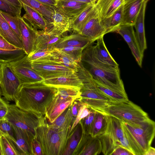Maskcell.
<instances>
[{
	"mask_svg": "<svg viewBox=\"0 0 155 155\" xmlns=\"http://www.w3.org/2000/svg\"><path fill=\"white\" fill-rule=\"evenodd\" d=\"M58 49L72 58L77 62L81 61L84 48L78 47L68 46Z\"/></svg>",
	"mask_w": 155,
	"mask_h": 155,
	"instance_id": "cell-41",
	"label": "cell"
},
{
	"mask_svg": "<svg viewBox=\"0 0 155 155\" xmlns=\"http://www.w3.org/2000/svg\"><path fill=\"white\" fill-rule=\"evenodd\" d=\"M16 146L20 155H32L31 148L33 138L25 131L12 125Z\"/></svg>",
	"mask_w": 155,
	"mask_h": 155,
	"instance_id": "cell-18",
	"label": "cell"
},
{
	"mask_svg": "<svg viewBox=\"0 0 155 155\" xmlns=\"http://www.w3.org/2000/svg\"><path fill=\"white\" fill-rule=\"evenodd\" d=\"M8 112L5 118L12 125L27 132L34 138L37 128L46 117L41 114L22 109L15 104H8Z\"/></svg>",
	"mask_w": 155,
	"mask_h": 155,
	"instance_id": "cell-5",
	"label": "cell"
},
{
	"mask_svg": "<svg viewBox=\"0 0 155 155\" xmlns=\"http://www.w3.org/2000/svg\"><path fill=\"white\" fill-rule=\"evenodd\" d=\"M74 99L63 98L57 93L47 106L45 117L50 123L53 122L67 108L71 105Z\"/></svg>",
	"mask_w": 155,
	"mask_h": 155,
	"instance_id": "cell-15",
	"label": "cell"
},
{
	"mask_svg": "<svg viewBox=\"0 0 155 155\" xmlns=\"http://www.w3.org/2000/svg\"><path fill=\"white\" fill-rule=\"evenodd\" d=\"M50 55L31 62L32 68L44 79L60 77L74 73V70L50 59Z\"/></svg>",
	"mask_w": 155,
	"mask_h": 155,
	"instance_id": "cell-8",
	"label": "cell"
},
{
	"mask_svg": "<svg viewBox=\"0 0 155 155\" xmlns=\"http://www.w3.org/2000/svg\"><path fill=\"white\" fill-rule=\"evenodd\" d=\"M44 4L51 6H55L57 0H36Z\"/></svg>",
	"mask_w": 155,
	"mask_h": 155,
	"instance_id": "cell-53",
	"label": "cell"
},
{
	"mask_svg": "<svg viewBox=\"0 0 155 155\" xmlns=\"http://www.w3.org/2000/svg\"><path fill=\"white\" fill-rule=\"evenodd\" d=\"M57 88V94L62 98H72L75 100L80 97L79 88L71 87H59Z\"/></svg>",
	"mask_w": 155,
	"mask_h": 155,
	"instance_id": "cell-39",
	"label": "cell"
},
{
	"mask_svg": "<svg viewBox=\"0 0 155 155\" xmlns=\"http://www.w3.org/2000/svg\"><path fill=\"white\" fill-rule=\"evenodd\" d=\"M72 0L77 2H81L86 3H95V1L94 0Z\"/></svg>",
	"mask_w": 155,
	"mask_h": 155,
	"instance_id": "cell-56",
	"label": "cell"
},
{
	"mask_svg": "<svg viewBox=\"0 0 155 155\" xmlns=\"http://www.w3.org/2000/svg\"><path fill=\"white\" fill-rule=\"evenodd\" d=\"M58 91L57 88L47 85L42 81L23 84L15 101V105L44 116L47 106Z\"/></svg>",
	"mask_w": 155,
	"mask_h": 155,
	"instance_id": "cell-1",
	"label": "cell"
},
{
	"mask_svg": "<svg viewBox=\"0 0 155 155\" xmlns=\"http://www.w3.org/2000/svg\"><path fill=\"white\" fill-rule=\"evenodd\" d=\"M27 56V55L20 59L9 63L14 73L22 84L43 81L44 79L32 68L31 63L26 60Z\"/></svg>",
	"mask_w": 155,
	"mask_h": 155,
	"instance_id": "cell-11",
	"label": "cell"
},
{
	"mask_svg": "<svg viewBox=\"0 0 155 155\" xmlns=\"http://www.w3.org/2000/svg\"><path fill=\"white\" fill-rule=\"evenodd\" d=\"M90 4L72 0H57L55 6L73 18L79 15Z\"/></svg>",
	"mask_w": 155,
	"mask_h": 155,
	"instance_id": "cell-22",
	"label": "cell"
},
{
	"mask_svg": "<svg viewBox=\"0 0 155 155\" xmlns=\"http://www.w3.org/2000/svg\"><path fill=\"white\" fill-rule=\"evenodd\" d=\"M0 13L9 25L21 39L18 17L0 10Z\"/></svg>",
	"mask_w": 155,
	"mask_h": 155,
	"instance_id": "cell-42",
	"label": "cell"
},
{
	"mask_svg": "<svg viewBox=\"0 0 155 155\" xmlns=\"http://www.w3.org/2000/svg\"><path fill=\"white\" fill-rule=\"evenodd\" d=\"M95 112L96 111L93 110L91 112L81 120L79 122L81 125L84 134H90Z\"/></svg>",
	"mask_w": 155,
	"mask_h": 155,
	"instance_id": "cell-43",
	"label": "cell"
},
{
	"mask_svg": "<svg viewBox=\"0 0 155 155\" xmlns=\"http://www.w3.org/2000/svg\"><path fill=\"white\" fill-rule=\"evenodd\" d=\"M93 110L85 104L81 107L74 122L71 128L70 133L74 128L79 123L81 120L87 116Z\"/></svg>",
	"mask_w": 155,
	"mask_h": 155,
	"instance_id": "cell-45",
	"label": "cell"
},
{
	"mask_svg": "<svg viewBox=\"0 0 155 155\" xmlns=\"http://www.w3.org/2000/svg\"><path fill=\"white\" fill-rule=\"evenodd\" d=\"M121 124L122 121L117 118L107 115V126L105 132L113 137L117 147L119 139L124 136Z\"/></svg>",
	"mask_w": 155,
	"mask_h": 155,
	"instance_id": "cell-32",
	"label": "cell"
},
{
	"mask_svg": "<svg viewBox=\"0 0 155 155\" xmlns=\"http://www.w3.org/2000/svg\"><path fill=\"white\" fill-rule=\"evenodd\" d=\"M94 41L91 39L78 33L61 38L55 45V47L60 49L67 46H73L84 49Z\"/></svg>",
	"mask_w": 155,
	"mask_h": 155,
	"instance_id": "cell-23",
	"label": "cell"
},
{
	"mask_svg": "<svg viewBox=\"0 0 155 155\" xmlns=\"http://www.w3.org/2000/svg\"><path fill=\"white\" fill-rule=\"evenodd\" d=\"M123 4L120 6L110 17L101 19V24L105 29L106 34L115 32L121 25L123 16Z\"/></svg>",
	"mask_w": 155,
	"mask_h": 155,
	"instance_id": "cell-27",
	"label": "cell"
},
{
	"mask_svg": "<svg viewBox=\"0 0 155 155\" xmlns=\"http://www.w3.org/2000/svg\"><path fill=\"white\" fill-rule=\"evenodd\" d=\"M104 28L101 24V18L96 8L94 14L85 25L80 34L95 41L104 36L106 34Z\"/></svg>",
	"mask_w": 155,
	"mask_h": 155,
	"instance_id": "cell-16",
	"label": "cell"
},
{
	"mask_svg": "<svg viewBox=\"0 0 155 155\" xmlns=\"http://www.w3.org/2000/svg\"><path fill=\"white\" fill-rule=\"evenodd\" d=\"M4 63L0 62V79L2 71L3 66Z\"/></svg>",
	"mask_w": 155,
	"mask_h": 155,
	"instance_id": "cell-57",
	"label": "cell"
},
{
	"mask_svg": "<svg viewBox=\"0 0 155 155\" xmlns=\"http://www.w3.org/2000/svg\"><path fill=\"white\" fill-rule=\"evenodd\" d=\"M2 95V91L1 87H0V98H1V97Z\"/></svg>",
	"mask_w": 155,
	"mask_h": 155,
	"instance_id": "cell-59",
	"label": "cell"
},
{
	"mask_svg": "<svg viewBox=\"0 0 155 155\" xmlns=\"http://www.w3.org/2000/svg\"><path fill=\"white\" fill-rule=\"evenodd\" d=\"M19 28L23 50L27 55L32 52L38 31L25 21L21 16L18 17Z\"/></svg>",
	"mask_w": 155,
	"mask_h": 155,
	"instance_id": "cell-13",
	"label": "cell"
},
{
	"mask_svg": "<svg viewBox=\"0 0 155 155\" xmlns=\"http://www.w3.org/2000/svg\"><path fill=\"white\" fill-rule=\"evenodd\" d=\"M134 26L123 25L120 26L115 32L120 35L127 42L138 64L142 67L143 54L140 49L135 36Z\"/></svg>",
	"mask_w": 155,
	"mask_h": 155,
	"instance_id": "cell-12",
	"label": "cell"
},
{
	"mask_svg": "<svg viewBox=\"0 0 155 155\" xmlns=\"http://www.w3.org/2000/svg\"><path fill=\"white\" fill-rule=\"evenodd\" d=\"M21 4L25 12L22 18L35 29H39L44 31L46 28L47 21L42 15L31 7Z\"/></svg>",
	"mask_w": 155,
	"mask_h": 155,
	"instance_id": "cell-24",
	"label": "cell"
},
{
	"mask_svg": "<svg viewBox=\"0 0 155 155\" xmlns=\"http://www.w3.org/2000/svg\"><path fill=\"white\" fill-rule=\"evenodd\" d=\"M46 118L35 132V137L40 144L43 155H63L71 126L54 129L50 127Z\"/></svg>",
	"mask_w": 155,
	"mask_h": 155,
	"instance_id": "cell-4",
	"label": "cell"
},
{
	"mask_svg": "<svg viewBox=\"0 0 155 155\" xmlns=\"http://www.w3.org/2000/svg\"><path fill=\"white\" fill-rule=\"evenodd\" d=\"M42 81L47 85L56 88L59 87H71L80 89L83 85L82 82L76 72L60 77L44 79Z\"/></svg>",
	"mask_w": 155,
	"mask_h": 155,
	"instance_id": "cell-20",
	"label": "cell"
},
{
	"mask_svg": "<svg viewBox=\"0 0 155 155\" xmlns=\"http://www.w3.org/2000/svg\"><path fill=\"white\" fill-rule=\"evenodd\" d=\"M107 124V115L96 111L90 134L93 137L104 133Z\"/></svg>",
	"mask_w": 155,
	"mask_h": 155,
	"instance_id": "cell-33",
	"label": "cell"
},
{
	"mask_svg": "<svg viewBox=\"0 0 155 155\" xmlns=\"http://www.w3.org/2000/svg\"><path fill=\"white\" fill-rule=\"evenodd\" d=\"M50 21L47 22L46 33L60 36L72 29V18L66 15L56 6L52 7Z\"/></svg>",
	"mask_w": 155,
	"mask_h": 155,
	"instance_id": "cell-10",
	"label": "cell"
},
{
	"mask_svg": "<svg viewBox=\"0 0 155 155\" xmlns=\"http://www.w3.org/2000/svg\"><path fill=\"white\" fill-rule=\"evenodd\" d=\"M12 4L16 7L21 9L22 7L21 3L18 0H5Z\"/></svg>",
	"mask_w": 155,
	"mask_h": 155,
	"instance_id": "cell-54",
	"label": "cell"
},
{
	"mask_svg": "<svg viewBox=\"0 0 155 155\" xmlns=\"http://www.w3.org/2000/svg\"><path fill=\"white\" fill-rule=\"evenodd\" d=\"M84 104V103L80 101L77 99L74 101L71 105V114L72 117V125L80 108Z\"/></svg>",
	"mask_w": 155,
	"mask_h": 155,
	"instance_id": "cell-47",
	"label": "cell"
},
{
	"mask_svg": "<svg viewBox=\"0 0 155 155\" xmlns=\"http://www.w3.org/2000/svg\"><path fill=\"white\" fill-rule=\"evenodd\" d=\"M8 110V104L1 98H0V120L5 118Z\"/></svg>",
	"mask_w": 155,
	"mask_h": 155,
	"instance_id": "cell-50",
	"label": "cell"
},
{
	"mask_svg": "<svg viewBox=\"0 0 155 155\" xmlns=\"http://www.w3.org/2000/svg\"><path fill=\"white\" fill-rule=\"evenodd\" d=\"M61 38L60 36L46 33L42 30L38 31L33 50L30 54L38 51H51Z\"/></svg>",
	"mask_w": 155,
	"mask_h": 155,
	"instance_id": "cell-19",
	"label": "cell"
},
{
	"mask_svg": "<svg viewBox=\"0 0 155 155\" xmlns=\"http://www.w3.org/2000/svg\"><path fill=\"white\" fill-rule=\"evenodd\" d=\"M117 146L123 147L134 154L129 142L124 135L119 139L117 144Z\"/></svg>",
	"mask_w": 155,
	"mask_h": 155,
	"instance_id": "cell-52",
	"label": "cell"
},
{
	"mask_svg": "<svg viewBox=\"0 0 155 155\" xmlns=\"http://www.w3.org/2000/svg\"><path fill=\"white\" fill-rule=\"evenodd\" d=\"M83 134L81 125L79 122L69 134L63 155H73Z\"/></svg>",
	"mask_w": 155,
	"mask_h": 155,
	"instance_id": "cell-30",
	"label": "cell"
},
{
	"mask_svg": "<svg viewBox=\"0 0 155 155\" xmlns=\"http://www.w3.org/2000/svg\"><path fill=\"white\" fill-rule=\"evenodd\" d=\"M82 51L81 61L86 63V68L94 79L103 86L119 93L127 95L121 78L119 67L116 68L104 64L96 57L91 45Z\"/></svg>",
	"mask_w": 155,
	"mask_h": 155,
	"instance_id": "cell-2",
	"label": "cell"
},
{
	"mask_svg": "<svg viewBox=\"0 0 155 155\" xmlns=\"http://www.w3.org/2000/svg\"><path fill=\"white\" fill-rule=\"evenodd\" d=\"M103 113L128 123H137L149 118L146 112L129 99L111 102L104 109Z\"/></svg>",
	"mask_w": 155,
	"mask_h": 155,
	"instance_id": "cell-6",
	"label": "cell"
},
{
	"mask_svg": "<svg viewBox=\"0 0 155 155\" xmlns=\"http://www.w3.org/2000/svg\"><path fill=\"white\" fill-rule=\"evenodd\" d=\"M124 0H96L95 5L101 19L110 17L124 3Z\"/></svg>",
	"mask_w": 155,
	"mask_h": 155,
	"instance_id": "cell-25",
	"label": "cell"
},
{
	"mask_svg": "<svg viewBox=\"0 0 155 155\" xmlns=\"http://www.w3.org/2000/svg\"><path fill=\"white\" fill-rule=\"evenodd\" d=\"M22 85L9 63L4 64L0 79L2 95L8 101H15Z\"/></svg>",
	"mask_w": 155,
	"mask_h": 155,
	"instance_id": "cell-9",
	"label": "cell"
},
{
	"mask_svg": "<svg viewBox=\"0 0 155 155\" xmlns=\"http://www.w3.org/2000/svg\"><path fill=\"white\" fill-rule=\"evenodd\" d=\"M18 0L21 3L31 7L41 14L47 22L50 20L52 7L43 4L36 0Z\"/></svg>",
	"mask_w": 155,
	"mask_h": 155,
	"instance_id": "cell-34",
	"label": "cell"
},
{
	"mask_svg": "<svg viewBox=\"0 0 155 155\" xmlns=\"http://www.w3.org/2000/svg\"><path fill=\"white\" fill-rule=\"evenodd\" d=\"M27 55L23 49L14 50L0 49V62L5 64L15 61Z\"/></svg>",
	"mask_w": 155,
	"mask_h": 155,
	"instance_id": "cell-36",
	"label": "cell"
},
{
	"mask_svg": "<svg viewBox=\"0 0 155 155\" xmlns=\"http://www.w3.org/2000/svg\"><path fill=\"white\" fill-rule=\"evenodd\" d=\"M144 0H124L122 25L134 26L136 18Z\"/></svg>",
	"mask_w": 155,
	"mask_h": 155,
	"instance_id": "cell-21",
	"label": "cell"
},
{
	"mask_svg": "<svg viewBox=\"0 0 155 155\" xmlns=\"http://www.w3.org/2000/svg\"><path fill=\"white\" fill-rule=\"evenodd\" d=\"M101 147L98 137L83 133L81 139L73 155H97L101 152Z\"/></svg>",
	"mask_w": 155,
	"mask_h": 155,
	"instance_id": "cell-14",
	"label": "cell"
},
{
	"mask_svg": "<svg viewBox=\"0 0 155 155\" xmlns=\"http://www.w3.org/2000/svg\"><path fill=\"white\" fill-rule=\"evenodd\" d=\"M98 137L100 142L101 152L104 155H111L117 147L113 137L106 132Z\"/></svg>",
	"mask_w": 155,
	"mask_h": 155,
	"instance_id": "cell-37",
	"label": "cell"
},
{
	"mask_svg": "<svg viewBox=\"0 0 155 155\" xmlns=\"http://www.w3.org/2000/svg\"><path fill=\"white\" fill-rule=\"evenodd\" d=\"M78 99L96 111L103 114L104 109L111 101L96 89L95 81L83 84Z\"/></svg>",
	"mask_w": 155,
	"mask_h": 155,
	"instance_id": "cell-7",
	"label": "cell"
},
{
	"mask_svg": "<svg viewBox=\"0 0 155 155\" xmlns=\"http://www.w3.org/2000/svg\"><path fill=\"white\" fill-rule=\"evenodd\" d=\"M155 149L154 148L151 147L149 148L145 152L144 155H155Z\"/></svg>",
	"mask_w": 155,
	"mask_h": 155,
	"instance_id": "cell-55",
	"label": "cell"
},
{
	"mask_svg": "<svg viewBox=\"0 0 155 155\" xmlns=\"http://www.w3.org/2000/svg\"><path fill=\"white\" fill-rule=\"evenodd\" d=\"M4 135L10 139L15 144L14 131L12 124L5 118L0 120V135Z\"/></svg>",
	"mask_w": 155,
	"mask_h": 155,
	"instance_id": "cell-40",
	"label": "cell"
},
{
	"mask_svg": "<svg viewBox=\"0 0 155 155\" xmlns=\"http://www.w3.org/2000/svg\"><path fill=\"white\" fill-rule=\"evenodd\" d=\"M121 126L134 155H144L154 137L155 122L150 118L135 123L122 121Z\"/></svg>",
	"mask_w": 155,
	"mask_h": 155,
	"instance_id": "cell-3",
	"label": "cell"
},
{
	"mask_svg": "<svg viewBox=\"0 0 155 155\" xmlns=\"http://www.w3.org/2000/svg\"><path fill=\"white\" fill-rule=\"evenodd\" d=\"M111 155H134V154L126 149L121 146H117Z\"/></svg>",
	"mask_w": 155,
	"mask_h": 155,
	"instance_id": "cell-51",
	"label": "cell"
},
{
	"mask_svg": "<svg viewBox=\"0 0 155 155\" xmlns=\"http://www.w3.org/2000/svg\"><path fill=\"white\" fill-rule=\"evenodd\" d=\"M21 9L5 0H0V10L12 15L19 17Z\"/></svg>",
	"mask_w": 155,
	"mask_h": 155,
	"instance_id": "cell-44",
	"label": "cell"
},
{
	"mask_svg": "<svg viewBox=\"0 0 155 155\" xmlns=\"http://www.w3.org/2000/svg\"><path fill=\"white\" fill-rule=\"evenodd\" d=\"M0 155H2V152L1 149L0 145Z\"/></svg>",
	"mask_w": 155,
	"mask_h": 155,
	"instance_id": "cell-60",
	"label": "cell"
},
{
	"mask_svg": "<svg viewBox=\"0 0 155 155\" xmlns=\"http://www.w3.org/2000/svg\"><path fill=\"white\" fill-rule=\"evenodd\" d=\"M95 45H93V50L97 59L101 62L113 67H119V65L108 51L104 43L103 36L97 40Z\"/></svg>",
	"mask_w": 155,
	"mask_h": 155,
	"instance_id": "cell-26",
	"label": "cell"
},
{
	"mask_svg": "<svg viewBox=\"0 0 155 155\" xmlns=\"http://www.w3.org/2000/svg\"><path fill=\"white\" fill-rule=\"evenodd\" d=\"M95 88L98 92L109 99L112 102H119L128 100L125 95L106 87L94 80Z\"/></svg>",
	"mask_w": 155,
	"mask_h": 155,
	"instance_id": "cell-35",
	"label": "cell"
},
{
	"mask_svg": "<svg viewBox=\"0 0 155 155\" xmlns=\"http://www.w3.org/2000/svg\"><path fill=\"white\" fill-rule=\"evenodd\" d=\"M94 1H95L96 0H94Z\"/></svg>",
	"mask_w": 155,
	"mask_h": 155,
	"instance_id": "cell-61",
	"label": "cell"
},
{
	"mask_svg": "<svg viewBox=\"0 0 155 155\" xmlns=\"http://www.w3.org/2000/svg\"><path fill=\"white\" fill-rule=\"evenodd\" d=\"M0 28L3 37L9 43L20 49H23L21 39L10 26L0 13Z\"/></svg>",
	"mask_w": 155,
	"mask_h": 155,
	"instance_id": "cell-29",
	"label": "cell"
},
{
	"mask_svg": "<svg viewBox=\"0 0 155 155\" xmlns=\"http://www.w3.org/2000/svg\"><path fill=\"white\" fill-rule=\"evenodd\" d=\"M2 155H20L14 143L9 138L0 135Z\"/></svg>",
	"mask_w": 155,
	"mask_h": 155,
	"instance_id": "cell-38",
	"label": "cell"
},
{
	"mask_svg": "<svg viewBox=\"0 0 155 155\" xmlns=\"http://www.w3.org/2000/svg\"><path fill=\"white\" fill-rule=\"evenodd\" d=\"M31 148L32 155H43L40 144L35 137L32 141Z\"/></svg>",
	"mask_w": 155,
	"mask_h": 155,
	"instance_id": "cell-49",
	"label": "cell"
},
{
	"mask_svg": "<svg viewBox=\"0 0 155 155\" xmlns=\"http://www.w3.org/2000/svg\"><path fill=\"white\" fill-rule=\"evenodd\" d=\"M20 49L9 43L4 38L0 35V49L5 50H14Z\"/></svg>",
	"mask_w": 155,
	"mask_h": 155,
	"instance_id": "cell-48",
	"label": "cell"
},
{
	"mask_svg": "<svg viewBox=\"0 0 155 155\" xmlns=\"http://www.w3.org/2000/svg\"><path fill=\"white\" fill-rule=\"evenodd\" d=\"M96 10L95 3L90 4L79 15L72 18V29L80 34L85 25L94 15Z\"/></svg>",
	"mask_w": 155,
	"mask_h": 155,
	"instance_id": "cell-28",
	"label": "cell"
},
{
	"mask_svg": "<svg viewBox=\"0 0 155 155\" xmlns=\"http://www.w3.org/2000/svg\"><path fill=\"white\" fill-rule=\"evenodd\" d=\"M50 59L57 63L74 70L75 72L77 71L78 62L57 48H55L51 51Z\"/></svg>",
	"mask_w": 155,
	"mask_h": 155,
	"instance_id": "cell-31",
	"label": "cell"
},
{
	"mask_svg": "<svg viewBox=\"0 0 155 155\" xmlns=\"http://www.w3.org/2000/svg\"><path fill=\"white\" fill-rule=\"evenodd\" d=\"M149 0H144L136 18L134 25L135 36L141 53L143 54L147 48L144 30V18L146 8Z\"/></svg>",
	"mask_w": 155,
	"mask_h": 155,
	"instance_id": "cell-17",
	"label": "cell"
},
{
	"mask_svg": "<svg viewBox=\"0 0 155 155\" xmlns=\"http://www.w3.org/2000/svg\"><path fill=\"white\" fill-rule=\"evenodd\" d=\"M51 51H38L26 56V60L31 63L34 61L38 60L50 54Z\"/></svg>",
	"mask_w": 155,
	"mask_h": 155,
	"instance_id": "cell-46",
	"label": "cell"
},
{
	"mask_svg": "<svg viewBox=\"0 0 155 155\" xmlns=\"http://www.w3.org/2000/svg\"><path fill=\"white\" fill-rule=\"evenodd\" d=\"M0 35H2V36L3 37V32H2V30H1V28H0Z\"/></svg>",
	"mask_w": 155,
	"mask_h": 155,
	"instance_id": "cell-58",
	"label": "cell"
}]
</instances>
